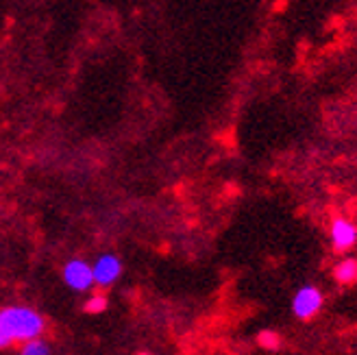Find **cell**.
<instances>
[{
    "mask_svg": "<svg viewBox=\"0 0 357 355\" xmlns=\"http://www.w3.org/2000/svg\"><path fill=\"white\" fill-rule=\"evenodd\" d=\"M46 331V318L31 305L0 308V351L20 345L31 338H40Z\"/></svg>",
    "mask_w": 357,
    "mask_h": 355,
    "instance_id": "cell-1",
    "label": "cell"
},
{
    "mask_svg": "<svg viewBox=\"0 0 357 355\" xmlns=\"http://www.w3.org/2000/svg\"><path fill=\"white\" fill-rule=\"evenodd\" d=\"M323 305H325V294L314 283L301 286L292 296V314L303 323H310L312 318H316L320 310H323Z\"/></svg>",
    "mask_w": 357,
    "mask_h": 355,
    "instance_id": "cell-2",
    "label": "cell"
},
{
    "mask_svg": "<svg viewBox=\"0 0 357 355\" xmlns=\"http://www.w3.org/2000/svg\"><path fill=\"white\" fill-rule=\"evenodd\" d=\"M63 283L75 292H87L94 286V275H92V264H87L81 257H75L66 262L63 266Z\"/></svg>",
    "mask_w": 357,
    "mask_h": 355,
    "instance_id": "cell-3",
    "label": "cell"
},
{
    "mask_svg": "<svg viewBox=\"0 0 357 355\" xmlns=\"http://www.w3.org/2000/svg\"><path fill=\"white\" fill-rule=\"evenodd\" d=\"M329 238L335 253H347L357 244V225L344 216H335L329 227Z\"/></svg>",
    "mask_w": 357,
    "mask_h": 355,
    "instance_id": "cell-4",
    "label": "cell"
},
{
    "mask_svg": "<svg viewBox=\"0 0 357 355\" xmlns=\"http://www.w3.org/2000/svg\"><path fill=\"white\" fill-rule=\"evenodd\" d=\"M92 275H94V286L98 288H109L120 279L122 275V262L114 253H105L92 264Z\"/></svg>",
    "mask_w": 357,
    "mask_h": 355,
    "instance_id": "cell-5",
    "label": "cell"
},
{
    "mask_svg": "<svg viewBox=\"0 0 357 355\" xmlns=\"http://www.w3.org/2000/svg\"><path fill=\"white\" fill-rule=\"evenodd\" d=\"M333 279L340 286H351L357 281V259L355 257H344L333 266Z\"/></svg>",
    "mask_w": 357,
    "mask_h": 355,
    "instance_id": "cell-6",
    "label": "cell"
},
{
    "mask_svg": "<svg viewBox=\"0 0 357 355\" xmlns=\"http://www.w3.org/2000/svg\"><path fill=\"white\" fill-rule=\"evenodd\" d=\"M17 355H52V349L40 335V338H31V340L20 342V351H17Z\"/></svg>",
    "mask_w": 357,
    "mask_h": 355,
    "instance_id": "cell-7",
    "label": "cell"
},
{
    "mask_svg": "<svg viewBox=\"0 0 357 355\" xmlns=\"http://www.w3.org/2000/svg\"><path fill=\"white\" fill-rule=\"evenodd\" d=\"M257 345L266 351H279L281 349V335L273 329H264L257 333Z\"/></svg>",
    "mask_w": 357,
    "mask_h": 355,
    "instance_id": "cell-8",
    "label": "cell"
},
{
    "mask_svg": "<svg viewBox=\"0 0 357 355\" xmlns=\"http://www.w3.org/2000/svg\"><path fill=\"white\" fill-rule=\"evenodd\" d=\"M107 296L105 294H92L87 299V303H85V312L87 314H100V312H105L107 310Z\"/></svg>",
    "mask_w": 357,
    "mask_h": 355,
    "instance_id": "cell-9",
    "label": "cell"
}]
</instances>
